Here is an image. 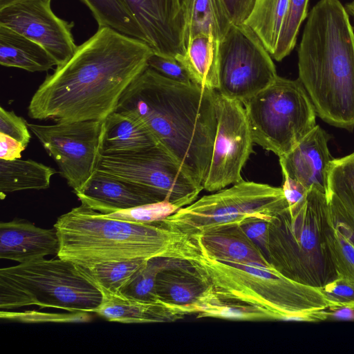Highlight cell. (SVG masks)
<instances>
[{
    "label": "cell",
    "instance_id": "9",
    "mask_svg": "<svg viewBox=\"0 0 354 354\" xmlns=\"http://www.w3.org/2000/svg\"><path fill=\"white\" fill-rule=\"evenodd\" d=\"M288 206L282 188L241 180L196 200L164 221L192 237L252 218L270 220Z\"/></svg>",
    "mask_w": 354,
    "mask_h": 354
},
{
    "label": "cell",
    "instance_id": "26",
    "mask_svg": "<svg viewBox=\"0 0 354 354\" xmlns=\"http://www.w3.org/2000/svg\"><path fill=\"white\" fill-rule=\"evenodd\" d=\"M219 41L201 33L187 44L183 55L176 59L183 66L193 83L211 90L218 87Z\"/></svg>",
    "mask_w": 354,
    "mask_h": 354
},
{
    "label": "cell",
    "instance_id": "17",
    "mask_svg": "<svg viewBox=\"0 0 354 354\" xmlns=\"http://www.w3.org/2000/svg\"><path fill=\"white\" fill-rule=\"evenodd\" d=\"M328 139L326 132L316 125L290 153L279 157L282 174L308 190L315 187L326 194L328 169L333 159L328 148Z\"/></svg>",
    "mask_w": 354,
    "mask_h": 354
},
{
    "label": "cell",
    "instance_id": "21",
    "mask_svg": "<svg viewBox=\"0 0 354 354\" xmlns=\"http://www.w3.org/2000/svg\"><path fill=\"white\" fill-rule=\"evenodd\" d=\"M102 300L95 313L109 322L124 324L169 322L186 315L179 310L158 301L127 297L120 292L98 288Z\"/></svg>",
    "mask_w": 354,
    "mask_h": 354
},
{
    "label": "cell",
    "instance_id": "44",
    "mask_svg": "<svg viewBox=\"0 0 354 354\" xmlns=\"http://www.w3.org/2000/svg\"><path fill=\"white\" fill-rule=\"evenodd\" d=\"M346 9L348 13H349L354 18V7L351 6L350 5L347 4L346 6Z\"/></svg>",
    "mask_w": 354,
    "mask_h": 354
},
{
    "label": "cell",
    "instance_id": "6",
    "mask_svg": "<svg viewBox=\"0 0 354 354\" xmlns=\"http://www.w3.org/2000/svg\"><path fill=\"white\" fill-rule=\"evenodd\" d=\"M329 225L326 194L312 187L303 201L268 221L270 264L303 284L321 288L330 282L337 274L328 245Z\"/></svg>",
    "mask_w": 354,
    "mask_h": 354
},
{
    "label": "cell",
    "instance_id": "24",
    "mask_svg": "<svg viewBox=\"0 0 354 354\" xmlns=\"http://www.w3.org/2000/svg\"><path fill=\"white\" fill-rule=\"evenodd\" d=\"M0 64L29 72H42L57 66L54 58L41 45L0 25Z\"/></svg>",
    "mask_w": 354,
    "mask_h": 354
},
{
    "label": "cell",
    "instance_id": "20",
    "mask_svg": "<svg viewBox=\"0 0 354 354\" xmlns=\"http://www.w3.org/2000/svg\"><path fill=\"white\" fill-rule=\"evenodd\" d=\"M192 238L197 243L201 252L213 259L272 266L261 249L245 234L240 225L214 228Z\"/></svg>",
    "mask_w": 354,
    "mask_h": 354
},
{
    "label": "cell",
    "instance_id": "13",
    "mask_svg": "<svg viewBox=\"0 0 354 354\" xmlns=\"http://www.w3.org/2000/svg\"><path fill=\"white\" fill-rule=\"evenodd\" d=\"M217 127L210 165L203 183L208 192L223 189L242 180L241 170L254 143L245 109L239 101L218 93Z\"/></svg>",
    "mask_w": 354,
    "mask_h": 354
},
{
    "label": "cell",
    "instance_id": "41",
    "mask_svg": "<svg viewBox=\"0 0 354 354\" xmlns=\"http://www.w3.org/2000/svg\"><path fill=\"white\" fill-rule=\"evenodd\" d=\"M283 183L281 188L288 205H293L303 201L308 190L290 177L286 175H283Z\"/></svg>",
    "mask_w": 354,
    "mask_h": 354
},
{
    "label": "cell",
    "instance_id": "33",
    "mask_svg": "<svg viewBox=\"0 0 354 354\" xmlns=\"http://www.w3.org/2000/svg\"><path fill=\"white\" fill-rule=\"evenodd\" d=\"M329 222L327 241L337 274L354 280V245L330 217Z\"/></svg>",
    "mask_w": 354,
    "mask_h": 354
},
{
    "label": "cell",
    "instance_id": "12",
    "mask_svg": "<svg viewBox=\"0 0 354 354\" xmlns=\"http://www.w3.org/2000/svg\"><path fill=\"white\" fill-rule=\"evenodd\" d=\"M102 122L85 120L48 125L28 123L30 131L56 162L61 176L75 194L96 169Z\"/></svg>",
    "mask_w": 354,
    "mask_h": 354
},
{
    "label": "cell",
    "instance_id": "30",
    "mask_svg": "<svg viewBox=\"0 0 354 354\" xmlns=\"http://www.w3.org/2000/svg\"><path fill=\"white\" fill-rule=\"evenodd\" d=\"M147 260L138 259L111 261L88 268L76 266L80 272L98 288L119 292Z\"/></svg>",
    "mask_w": 354,
    "mask_h": 354
},
{
    "label": "cell",
    "instance_id": "29",
    "mask_svg": "<svg viewBox=\"0 0 354 354\" xmlns=\"http://www.w3.org/2000/svg\"><path fill=\"white\" fill-rule=\"evenodd\" d=\"M91 10L98 27L108 26L146 41V37L124 0H80Z\"/></svg>",
    "mask_w": 354,
    "mask_h": 354
},
{
    "label": "cell",
    "instance_id": "38",
    "mask_svg": "<svg viewBox=\"0 0 354 354\" xmlns=\"http://www.w3.org/2000/svg\"><path fill=\"white\" fill-rule=\"evenodd\" d=\"M0 133L8 135L28 147L31 138L30 129L26 120L17 115L13 111L0 107Z\"/></svg>",
    "mask_w": 354,
    "mask_h": 354
},
{
    "label": "cell",
    "instance_id": "39",
    "mask_svg": "<svg viewBox=\"0 0 354 354\" xmlns=\"http://www.w3.org/2000/svg\"><path fill=\"white\" fill-rule=\"evenodd\" d=\"M269 220L252 218L241 225L245 234L261 249L266 255Z\"/></svg>",
    "mask_w": 354,
    "mask_h": 354
},
{
    "label": "cell",
    "instance_id": "3",
    "mask_svg": "<svg viewBox=\"0 0 354 354\" xmlns=\"http://www.w3.org/2000/svg\"><path fill=\"white\" fill-rule=\"evenodd\" d=\"M299 80L317 114L330 125L354 127V32L339 0L310 10L298 48Z\"/></svg>",
    "mask_w": 354,
    "mask_h": 354
},
{
    "label": "cell",
    "instance_id": "35",
    "mask_svg": "<svg viewBox=\"0 0 354 354\" xmlns=\"http://www.w3.org/2000/svg\"><path fill=\"white\" fill-rule=\"evenodd\" d=\"M200 317L222 318L241 321L271 320L266 313L258 308L248 306L225 304L221 303L218 299L217 303L201 315Z\"/></svg>",
    "mask_w": 354,
    "mask_h": 354
},
{
    "label": "cell",
    "instance_id": "19",
    "mask_svg": "<svg viewBox=\"0 0 354 354\" xmlns=\"http://www.w3.org/2000/svg\"><path fill=\"white\" fill-rule=\"evenodd\" d=\"M75 194L82 205L103 214L160 202L148 189L97 170Z\"/></svg>",
    "mask_w": 354,
    "mask_h": 354
},
{
    "label": "cell",
    "instance_id": "8",
    "mask_svg": "<svg viewBox=\"0 0 354 354\" xmlns=\"http://www.w3.org/2000/svg\"><path fill=\"white\" fill-rule=\"evenodd\" d=\"M254 143L279 157L316 127V111L301 81L278 76L243 104Z\"/></svg>",
    "mask_w": 354,
    "mask_h": 354
},
{
    "label": "cell",
    "instance_id": "18",
    "mask_svg": "<svg viewBox=\"0 0 354 354\" xmlns=\"http://www.w3.org/2000/svg\"><path fill=\"white\" fill-rule=\"evenodd\" d=\"M59 241L56 228L44 229L21 218L0 223V258L19 263L57 255Z\"/></svg>",
    "mask_w": 354,
    "mask_h": 354
},
{
    "label": "cell",
    "instance_id": "11",
    "mask_svg": "<svg viewBox=\"0 0 354 354\" xmlns=\"http://www.w3.org/2000/svg\"><path fill=\"white\" fill-rule=\"evenodd\" d=\"M277 77L271 55L254 32L244 23H231L219 41L216 91L243 104Z\"/></svg>",
    "mask_w": 354,
    "mask_h": 354
},
{
    "label": "cell",
    "instance_id": "42",
    "mask_svg": "<svg viewBox=\"0 0 354 354\" xmlns=\"http://www.w3.org/2000/svg\"><path fill=\"white\" fill-rule=\"evenodd\" d=\"M26 147L17 140L0 133V159L13 160L21 157Z\"/></svg>",
    "mask_w": 354,
    "mask_h": 354
},
{
    "label": "cell",
    "instance_id": "45",
    "mask_svg": "<svg viewBox=\"0 0 354 354\" xmlns=\"http://www.w3.org/2000/svg\"><path fill=\"white\" fill-rule=\"evenodd\" d=\"M348 5H350L351 6L354 7V0L352 2L349 3Z\"/></svg>",
    "mask_w": 354,
    "mask_h": 354
},
{
    "label": "cell",
    "instance_id": "10",
    "mask_svg": "<svg viewBox=\"0 0 354 354\" xmlns=\"http://www.w3.org/2000/svg\"><path fill=\"white\" fill-rule=\"evenodd\" d=\"M95 170L142 187L159 201L180 208L195 201L203 189L160 145L140 151L100 153Z\"/></svg>",
    "mask_w": 354,
    "mask_h": 354
},
{
    "label": "cell",
    "instance_id": "27",
    "mask_svg": "<svg viewBox=\"0 0 354 354\" xmlns=\"http://www.w3.org/2000/svg\"><path fill=\"white\" fill-rule=\"evenodd\" d=\"M56 172L53 167L30 159H0L1 199L15 192L47 189Z\"/></svg>",
    "mask_w": 354,
    "mask_h": 354
},
{
    "label": "cell",
    "instance_id": "34",
    "mask_svg": "<svg viewBox=\"0 0 354 354\" xmlns=\"http://www.w3.org/2000/svg\"><path fill=\"white\" fill-rule=\"evenodd\" d=\"M180 208L168 201H160L121 209L105 216L138 223H151L165 220Z\"/></svg>",
    "mask_w": 354,
    "mask_h": 354
},
{
    "label": "cell",
    "instance_id": "14",
    "mask_svg": "<svg viewBox=\"0 0 354 354\" xmlns=\"http://www.w3.org/2000/svg\"><path fill=\"white\" fill-rule=\"evenodd\" d=\"M52 0H37L14 4L0 10V25L33 40L54 58L57 66L74 53L73 21L58 17L51 8Z\"/></svg>",
    "mask_w": 354,
    "mask_h": 354
},
{
    "label": "cell",
    "instance_id": "32",
    "mask_svg": "<svg viewBox=\"0 0 354 354\" xmlns=\"http://www.w3.org/2000/svg\"><path fill=\"white\" fill-rule=\"evenodd\" d=\"M309 0H288L286 15L272 57L281 61L294 49L302 22L308 16Z\"/></svg>",
    "mask_w": 354,
    "mask_h": 354
},
{
    "label": "cell",
    "instance_id": "15",
    "mask_svg": "<svg viewBox=\"0 0 354 354\" xmlns=\"http://www.w3.org/2000/svg\"><path fill=\"white\" fill-rule=\"evenodd\" d=\"M154 53L176 58L185 52L179 0H124Z\"/></svg>",
    "mask_w": 354,
    "mask_h": 354
},
{
    "label": "cell",
    "instance_id": "22",
    "mask_svg": "<svg viewBox=\"0 0 354 354\" xmlns=\"http://www.w3.org/2000/svg\"><path fill=\"white\" fill-rule=\"evenodd\" d=\"M326 198L330 219L354 245V152L331 161Z\"/></svg>",
    "mask_w": 354,
    "mask_h": 354
},
{
    "label": "cell",
    "instance_id": "40",
    "mask_svg": "<svg viewBox=\"0 0 354 354\" xmlns=\"http://www.w3.org/2000/svg\"><path fill=\"white\" fill-rule=\"evenodd\" d=\"M232 23H244L255 0H223Z\"/></svg>",
    "mask_w": 354,
    "mask_h": 354
},
{
    "label": "cell",
    "instance_id": "43",
    "mask_svg": "<svg viewBox=\"0 0 354 354\" xmlns=\"http://www.w3.org/2000/svg\"><path fill=\"white\" fill-rule=\"evenodd\" d=\"M37 1V0H0V10L3 9L10 6L24 2Z\"/></svg>",
    "mask_w": 354,
    "mask_h": 354
},
{
    "label": "cell",
    "instance_id": "16",
    "mask_svg": "<svg viewBox=\"0 0 354 354\" xmlns=\"http://www.w3.org/2000/svg\"><path fill=\"white\" fill-rule=\"evenodd\" d=\"M156 293L158 300L185 315L202 314L216 297L206 275L189 261L180 259H170L159 272Z\"/></svg>",
    "mask_w": 354,
    "mask_h": 354
},
{
    "label": "cell",
    "instance_id": "5",
    "mask_svg": "<svg viewBox=\"0 0 354 354\" xmlns=\"http://www.w3.org/2000/svg\"><path fill=\"white\" fill-rule=\"evenodd\" d=\"M208 278L219 301L252 306L271 320L317 322L334 309L319 287L297 282L272 266L222 261L201 252L188 261Z\"/></svg>",
    "mask_w": 354,
    "mask_h": 354
},
{
    "label": "cell",
    "instance_id": "28",
    "mask_svg": "<svg viewBox=\"0 0 354 354\" xmlns=\"http://www.w3.org/2000/svg\"><path fill=\"white\" fill-rule=\"evenodd\" d=\"M288 0H255L244 24L272 56L286 15Z\"/></svg>",
    "mask_w": 354,
    "mask_h": 354
},
{
    "label": "cell",
    "instance_id": "31",
    "mask_svg": "<svg viewBox=\"0 0 354 354\" xmlns=\"http://www.w3.org/2000/svg\"><path fill=\"white\" fill-rule=\"evenodd\" d=\"M170 259H148L119 292L130 298L149 301H158L156 293V277L159 272L167 266Z\"/></svg>",
    "mask_w": 354,
    "mask_h": 354
},
{
    "label": "cell",
    "instance_id": "37",
    "mask_svg": "<svg viewBox=\"0 0 354 354\" xmlns=\"http://www.w3.org/2000/svg\"><path fill=\"white\" fill-rule=\"evenodd\" d=\"M148 66L173 81L193 83L183 66L176 59L153 53L148 59Z\"/></svg>",
    "mask_w": 354,
    "mask_h": 354
},
{
    "label": "cell",
    "instance_id": "7",
    "mask_svg": "<svg viewBox=\"0 0 354 354\" xmlns=\"http://www.w3.org/2000/svg\"><path fill=\"white\" fill-rule=\"evenodd\" d=\"M102 300L97 286L73 263L41 259L0 270V309L28 306L95 313Z\"/></svg>",
    "mask_w": 354,
    "mask_h": 354
},
{
    "label": "cell",
    "instance_id": "36",
    "mask_svg": "<svg viewBox=\"0 0 354 354\" xmlns=\"http://www.w3.org/2000/svg\"><path fill=\"white\" fill-rule=\"evenodd\" d=\"M321 288L333 303V310L342 308L354 309L353 279L337 274L336 278Z\"/></svg>",
    "mask_w": 354,
    "mask_h": 354
},
{
    "label": "cell",
    "instance_id": "1",
    "mask_svg": "<svg viewBox=\"0 0 354 354\" xmlns=\"http://www.w3.org/2000/svg\"><path fill=\"white\" fill-rule=\"evenodd\" d=\"M153 53L142 40L108 26L98 27L46 77L32 96L28 114L56 122L104 121L148 66Z\"/></svg>",
    "mask_w": 354,
    "mask_h": 354
},
{
    "label": "cell",
    "instance_id": "2",
    "mask_svg": "<svg viewBox=\"0 0 354 354\" xmlns=\"http://www.w3.org/2000/svg\"><path fill=\"white\" fill-rule=\"evenodd\" d=\"M218 92L173 81L147 66L115 111L145 124L198 186L210 165L216 132Z\"/></svg>",
    "mask_w": 354,
    "mask_h": 354
},
{
    "label": "cell",
    "instance_id": "25",
    "mask_svg": "<svg viewBox=\"0 0 354 354\" xmlns=\"http://www.w3.org/2000/svg\"><path fill=\"white\" fill-rule=\"evenodd\" d=\"M184 24L185 48L201 33L212 35L220 41L231 21L223 0H179Z\"/></svg>",
    "mask_w": 354,
    "mask_h": 354
},
{
    "label": "cell",
    "instance_id": "4",
    "mask_svg": "<svg viewBox=\"0 0 354 354\" xmlns=\"http://www.w3.org/2000/svg\"><path fill=\"white\" fill-rule=\"evenodd\" d=\"M53 226L59 241L57 257L82 267L138 259L189 261L201 254L193 238L164 220L133 223L82 204L60 216Z\"/></svg>",
    "mask_w": 354,
    "mask_h": 354
},
{
    "label": "cell",
    "instance_id": "23",
    "mask_svg": "<svg viewBox=\"0 0 354 354\" xmlns=\"http://www.w3.org/2000/svg\"><path fill=\"white\" fill-rule=\"evenodd\" d=\"M158 145L145 124L129 113L115 111L102 122L100 153L140 151Z\"/></svg>",
    "mask_w": 354,
    "mask_h": 354
}]
</instances>
